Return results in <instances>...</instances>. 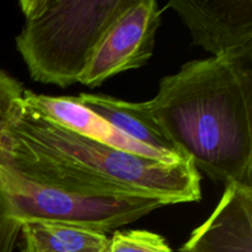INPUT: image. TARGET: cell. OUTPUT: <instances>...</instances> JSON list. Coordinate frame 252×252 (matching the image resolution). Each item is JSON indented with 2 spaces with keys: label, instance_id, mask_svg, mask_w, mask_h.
I'll return each mask as SVG.
<instances>
[{
  "label": "cell",
  "instance_id": "obj_3",
  "mask_svg": "<svg viewBox=\"0 0 252 252\" xmlns=\"http://www.w3.org/2000/svg\"><path fill=\"white\" fill-rule=\"evenodd\" d=\"M135 0H22L17 51L34 81L68 88L80 83L116 20Z\"/></svg>",
  "mask_w": 252,
  "mask_h": 252
},
{
  "label": "cell",
  "instance_id": "obj_4",
  "mask_svg": "<svg viewBox=\"0 0 252 252\" xmlns=\"http://www.w3.org/2000/svg\"><path fill=\"white\" fill-rule=\"evenodd\" d=\"M0 181L12 219L20 226L26 221L44 220L106 234L167 204L154 197L94 193L31 181L7 166L1 158Z\"/></svg>",
  "mask_w": 252,
  "mask_h": 252
},
{
  "label": "cell",
  "instance_id": "obj_7",
  "mask_svg": "<svg viewBox=\"0 0 252 252\" xmlns=\"http://www.w3.org/2000/svg\"><path fill=\"white\" fill-rule=\"evenodd\" d=\"M180 252H252V186L229 182L208 219Z\"/></svg>",
  "mask_w": 252,
  "mask_h": 252
},
{
  "label": "cell",
  "instance_id": "obj_1",
  "mask_svg": "<svg viewBox=\"0 0 252 252\" xmlns=\"http://www.w3.org/2000/svg\"><path fill=\"white\" fill-rule=\"evenodd\" d=\"M0 158L31 181L103 194L154 197L167 204L201 199L191 160L164 162L73 132L21 101L10 105L0 132Z\"/></svg>",
  "mask_w": 252,
  "mask_h": 252
},
{
  "label": "cell",
  "instance_id": "obj_10",
  "mask_svg": "<svg viewBox=\"0 0 252 252\" xmlns=\"http://www.w3.org/2000/svg\"><path fill=\"white\" fill-rule=\"evenodd\" d=\"M24 252H107L105 233L79 225L33 220L21 224Z\"/></svg>",
  "mask_w": 252,
  "mask_h": 252
},
{
  "label": "cell",
  "instance_id": "obj_8",
  "mask_svg": "<svg viewBox=\"0 0 252 252\" xmlns=\"http://www.w3.org/2000/svg\"><path fill=\"white\" fill-rule=\"evenodd\" d=\"M76 100L129 139L159 153L167 162L189 160L160 126L152 111L150 101L127 102L106 95L80 94Z\"/></svg>",
  "mask_w": 252,
  "mask_h": 252
},
{
  "label": "cell",
  "instance_id": "obj_12",
  "mask_svg": "<svg viewBox=\"0 0 252 252\" xmlns=\"http://www.w3.org/2000/svg\"><path fill=\"white\" fill-rule=\"evenodd\" d=\"M107 252H172L162 236L147 230L116 231Z\"/></svg>",
  "mask_w": 252,
  "mask_h": 252
},
{
  "label": "cell",
  "instance_id": "obj_2",
  "mask_svg": "<svg viewBox=\"0 0 252 252\" xmlns=\"http://www.w3.org/2000/svg\"><path fill=\"white\" fill-rule=\"evenodd\" d=\"M150 105L197 170L225 185L252 186V59L189 62L160 80Z\"/></svg>",
  "mask_w": 252,
  "mask_h": 252
},
{
  "label": "cell",
  "instance_id": "obj_9",
  "mask_svg": "<svg viewBox=\"0 0 252 252\" xmlns=\"http://www.w3.org/2000/svg\"><path fill=\"white\" fill-rule=\"evenodd\" d=\"M21 101L27 107L32 108L41 116L73 132L132 154L167 162L159 153L127 138L110 123L81 106L76 97H69V96L56 97V96L38 95L30 90H24Z\"/></svg>",
  "mask_w": 252,
  "mask_h": 252
},
{
  "label": "cell",
  "instance_id": "obj_5",
  "mask_svg": "<svg viewBox=\"0 0 252 252\" xmlns=\"http://www.w3.org/2000/svg\"><path fill=\"white\" fill-rule=\"evenodd\" d=\"M161 14L155 0H135L108 30L80 83L95 88L116 74L147 64L154 53Z\"/></svg>",
  "mask_w": 252,
  "mask_h": 252
},
{
  "label": "cell",
  "instance_id": "obj_6",
  "mask_svg": "<svg viewBox=\"0 0 252 252\" xmlns=\"http://www.w3.org/2000/svg\"><path fill=\"white\" fill-rule=\"evenodd\" d=\"M167 6L213 57L252 59V0H171Z\"/></svg>",
  "mask_w": 252,
  "mask_h": 252
},
{
  "label": "cell",
  "instance_id": "obj_11",
  "mask_svg": "<svg viewBox=\"0 0 252 252\" xmlns=\"http://www.w3.org/2000/svg\"><path fill=\"white\" fill-rule=\"evenodd\" d=\"M21 83L0 70V132L7 118L10 105L15 98L22 96ZM21 226L12 219L10 203L0 181V252H12Z\"/></svg>",
  "mask_w": 252,
  "mask_h": 252
}]
</instances>
